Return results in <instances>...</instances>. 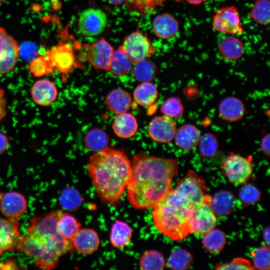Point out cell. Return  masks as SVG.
I'll return each mask as SVG.
<instances>
[{
	"mask_svg": "<svg viewBox=\"0 0 270 270\" xmlns=\"http://www.w3.org/2000/svg\"><path fill=\"white\" fill-rule=\"evenodd\" d=\"M208 194L204 180L194 170H189L152 208L154 226L174 240L186 238L190 234L188 220L192 210Z\"/></svg>",
	"mask_w": 270,
	"mask_h": 270,
	"instance_id": "1",
	"label": "cell"
},
{
	"mask_svg": "<svg viewBox=\"0 0 270 270\" xmlns=\"http://www.w3.org/2000/svg\"><path fill=\"white\" fill-rule=\"evenodd\" d=\"M178 172L177 159L144 152L135 154L126 187L128 202L136 209L152 208L172 188V180Z\"/></svg>",
	"mask_w": 270,
	"mask_h": 270,
	"instance_id": "2",
	"label": "cell"
},
{
	"mask_svg": "<svg viewBox=\"0 0 270 270\" xmlns=\"http://www.w3.org/2000/svg\"><path fill=\"white\" fill-rule=\"evenodd\" d=\"M62 212L56 210L31 217L26 234L22 236L17 248L16 251L32 258L40 269H53L63 255L75 252L72 242L63 238L57 230L56 223Z\"/></svg>",
	"mask_w": 270,
	"mask_h": 270,
	"instance_id": "3",
	"label": "cell"
},
{
	"mask_svg": "<svg viewBox=\"0 0 270 270\" xmlns=\"http://www.w3.org/2000/svg\"><path fill=\"white\" fill-rule=\"evenodd\" d=\"M86 169L98 198L115 206L120 200L132 172V163L120 150L106 148L92 154Z\"/></svg>",
	"mask_w": 270,
	"mask_h": 270,
	"instance_id": "4",
	"label": "cell"
},
{
	"mask_svg": "<svg viewBox=\"0 0 270 270\" xmlns=\"http://www.w3.org/2000/svg\"><path fill=\"white\" fill-rule=\"evenodd\" d=\"M252 158L231 152L223 161L220 168L228 182L234 184H244L250 176L253 170Z\"/></svg>",
	"mask_w": 270,
	"mask_h": 270,
	"instance_id": "5",
	"label": "cell"
},
{
	"mask_svg": "<svg viewBox=\"0 0 270 270\" xmlns=\"http://www.w3.org/2000/svg\"><path fill=\"white\" fill-rule=\"evenodd\" d=\"M212 196L208 194L192 208L188 220L190 234H204L215 228L218 219L210 204Z\"/></svg>",
	"mask_w": 270,
	"mask_h": 270,
	"instance_id": "6",
	"label": "cell"
},
{
	"mask_svg": "<svg viewBox=\"0 0 270 270\" xmlns=\"http://www.w3.org/2000/svg\"><path fill=\"white\" fill-rule=\"evenodd\" d=\"M120 47L134 63L154 54L156 50L147 36L139 30L128 35Z\"/></svg>",
	"mask_w": 270,
	"mask_h": 270,
	"instance_id": "7",
	"label": "cell"
},
{
	"mask_svg": "<svg viewBox=\"0 0 270 270\" xmlns=\"http://www.w3.org/2000/svg\"><path fill=\"white\" fill-rule=\"evenodd\" d=\"M46 56L54 72L58 71L68 75L74 68L79 66L76 62L74 49L68 42L60 43L52 47Z\"/></svg>",
	"mask_w": 270,
	"mask_h": 270,
	"instance_id": "8",
	"label": "cell"
},
{
	"mask_svg": "<svg viewBox=\"0 0 270 270\" xmlns=\"http://www.w3.org/2000/svg\"><path fill=\"white\" fill-rule=\"evenodd\" d=\"M212 24L216 31L225 34L240 35L244 32L239 12L234 6L218 9L213 16Z\"/></svg>",
	"mask_w": 270,
	"mask_h": 270,
	"instance_id": "9",
	"label": "cell"
},
{
	"mask_svg": "<svg viewBox=\"0 0 270 270\" xmlns=\"http://www.w3.org/2000/svg\"><path fill=\"white\" fill-rule=\"evenodd\" d=\"M19 56L18 42L4 28L0 27V76L14 68Z\"/></svg>",
	"mask_w": 270,
	"mask_h": 270,
	"instance_id": "10",
	"label": "cell"
},
{
	"mask_svg": "<svg viewBox=\"0 0 270 270\" xmlns=\"http://www.w3.org/2000/svg\"><path fill=\"white\" fill-rule=\"evenodd\" d=\"M107 20L106 13L100 9L90 8L85 10L79 16V31L86 36L98 35L105 29Z\"/></svg>",
	"mask_w": 270,
	"mask_h": 270,
	"instance_id": "11",
	"label": "cell"
},
{
	"mask_svg": "<svg viewBox=\"0 0 270 270\" xmlns=\"http://www.w3.org/2000/svg\"><path fill=\"white\" fill-rule=\"evenodd\" d=\"M22 236L18 219L0 218V256L16 251Z\"/></svg>",
	"mask_w": 270,
	"mask_h": 270,
	"instance_id": "12",
	"label": "cell"
},
{
	"mask_svg": "<svg viewBox=\"0 0 270 270\" xmlns=\"http://www.w3.org/2000/svg\"><path fill=\"white\" fill-rule=\"evenodd\" d=\"M176 130L175 122L166 116L154 118L149 123L147 132L150 138L154 142L166 144L174 137Z\"/></svg>",
	"mask_w": 270,
	"mask_h": 270,
	"instance_id": "13",
	"label": "cell"
},
{
	"mask_svg": "<svg viewBox=\"0 0 270 270\" xmlns=\"http://www.w3.org/2000/svg\"><path fill=\"white\" fill-rule=\"evenodd\" d=\"M27 208V200L21 193L10 191L0 194V212L6 218L18 219Z\"/></svg>",
	"mask_w": 270,
	"mask_h": 270,
	"instance_id": "14",
	"label": "cell"
},
{
	"mask_svg": "<svg viewBox=\"0 0 270 270\" xmlns=\"http://www.w3.org/2000/svg\"><path fill=\"white\" fill-rule=\"evenodd\" d=\"M114 51L112 45L102 38L90 46L87 52V59L95 68L109 71Z\"/></svg>",
	"mask_w": 270,
	"mask_h": 270,
	"instance_id": "15",
	"label": "cell"
},
{
	"mask_svg": "<svg viewBox=\"0 0 270 270\" xmlns=\"http://www.w3.org/2000/svg\"><path fill=\"white\" fill-rule=\"evenodd\" d=\"M32 100L35 104L42 106H48L57 98L58 90L52 80L42 78L36 80L30 90Z\"/></svg>",
	"mask_w": 270,
	"mask_h": 270,
	"instance_id": "16",
	"label": "cell"
},
{
	"mask_svg": "<svg viewBox=\"0 0 270 270\" xmlns=\"http://www.w3.org/2000/svg\"><path fill=\"white\" fill-rule=\"evenodd\" d=\"M72 244L75 252L84 254H90L98 248L100 238L94 230L80 228L72 240Z\"/></svg>",
	"mask_w": 270,
	"mask_h": 270,
	"instance_id": "17",
	"label": "cell"
},
{
	"mask_svg": "<svg viewBox=\"0 0 270 270\" xmlns=\"http://www.w3.org/2000/svg\"><path fill=\"white\" fill-rule=\"evenodd\" d=\"M220 117L224 120L234 122L240 120L246 112L243 102L238 98L229 96L222 100L218 106Z\"/></svg>",
	"mask_w": 270,
	"mask_h": 270,
	"instance_id": "18",
	"label": "cell"
},
{
	"mask_svg": "<svg viewBox=\"0 0 270 270\" xmlns=\"http://www.w3.org/2000/svg\"><path fill=\"white\" fill-rule=\"evenodd\" d=\"M152 28L158 37L162 39H168L178 33L179 24L173 15L164 13L154 18L152 22Z\"/></svg>",
	"mask_w": 270,
	"mask_h": 270,
	"instance_id": "19",
	"label": "cell"
},
{
	"mask_svg": "<svg viewBox=\"0 0 270 270\" xmlns=\"http://www.w3.org/2000/svg\"><path fill=\"white\" fill-rule=\"evenodd\" d=\"M200 136V131L196 126L184 124L176 129L174 137L175 144L180 149L190 150L198 146Z\"/></svg>",
	"mask_w": 270,
	"mask_h": 270,
	"instance_id": "20",
	"label": "cell"
},
{
	"mask_svg": "<svg viewBox=\"0 0 270 270\" xmlns=\"http://www.w3.org/2000/svg\"><path fill=\"white\" fill-rule=\"evenodd\" d=\"M112 128L117 136L121 138H128L137 132L138 124L134 116L125 112L118 114L112 123Z\"/></svg>",
	"mask_w": 270,
	"mask_h": 270,
	"instance_id": "21",
	"label": "cell"
},
{
	"mask_svg": "<svg viewBox=\"0 0 270 270\" xmlns=\"http://www.w3.org/2000/svg\"><path fill=\"white\" fill-rule=\"evenodd\" d=\"M106 104L110 112L118 114L126 112L130 108L132 98L127 91L122 88H116L112 90L107 95Z\"/></svg>",
	"mask_w": 270,
	"mask_h": 270,
	"instance_id": "22",
	"label": "cell"
},
{
	"mask_svg": "<svg viewBox=\"0 0 270 270\" xmlns=\"http://www.w3.org/2000/svg\"><path fill=\"white\" fill-rule=\"evenodd\" d=\"M220 55L228 60H236L244 55V47L242 41L234 36H228L222 40L218 46Z\"/></svg>",
	"mask_w": 270,
	"mask_h": 270,
	"instance_id": "23",
	"label": "cell"
},
{
	"mask_svg": "<svg viewBox=\"0 0 270 270\" xmlns=\"http://www.w3.org/2000/svg\"><path fill=\"white\" fill-rule=\"evenodd\" d=\"M132 235L131 227L126 222L117 220L113 223L111 228L110 242L114 248H122L129 244Z\"/></svg>",
	"mask_w": 270,
	"mask_h": 270,
	"instance_id": "24",
	"label": "cell"
},
{
	"mask_svg": "<svg viewBox=\"0 0 270 270\" xmlns=\"http://www.w3.org/2000/svg\"><path fill=\"white\" fill-rule=\"evenodd\" d=\"M210 204L216 216H226L234 210L236 198L230 192L221 190L212 196Z\"/></svg>",
	"mask_w": 270,
	"mask_h": 270,
	"instance_id": "25",
	"label": "cell"
},
{
	"mask_svg": "<svg viewBox=\"0 0 270 270\" xmlns=\"http://www.w3.org/2000/svg\"><path fill=\"white\" fill-rule=\"evenodd\" d=\"M81 224L72 214L62 211L56 223L59 234L64 239L72 242V240L80 230Z\"/></svg>",
	"mask_w": 270,
	"mask_h": 270,
	"instance_id": "26",
	"label": "cell"
},
{
	"mask_svg": "<svg viewBox=\"0 0 270 270\" xmlns=\"http://www.w3.org/2000/svg\"><path fill=\"white\" fill-rule=\"evenodd\" d=\"M158 94L156 87L150 82H142L136 88L133 92L135 102L144 107L152 105L158 98Z\"/></svg>",
	"mask_w": 270,
	"mask_h": 270,
	"instance_id": "27",
	"label": "cell"
},
{
	"mask_svg": "<svg viewBox=\"0 0 270 270\" xmlns=\"http://www.w3.org/2000/svg\"><path fill=\"white\" fill-rule=\"evenodd\" d=\"M132 62L120 46L114 51L109 70L116 76H123L129 73L132 68Z\"/></svg>",
	"mask_w": 270,
	"mask_h": 270,
	"instance_id": "28",
	"label": "cell"
},
{
	"mask_svg": "<svg viewBox=\"0 0 270 270\" xmlns=\"http://www.w3.org/2000/svg\"><path fill=\"white\" fill-rule=\"evenodd\" d=\"M109 137L103 130L95 128L89 130L84 138V144L89 150L96 152L106 148L109 143Z\"/></svg>",
	"mask_w": 270,
	"mask_h": 270,
	"instance_id": "29",
	"label": "cell"
},
{
	"mask_svg": "<svg viewBox=\"0 0 270 270\" xmlns=\"http://www.w3.org/2000/svg\"><path fill=\"white\" fill-rule=\"evenodd\" d=\"M204 234L202 243L208 252L217 254L223 250L226 243V237L222 231L214 228Z\"/></svg>",
	"mask_w": 270,
	"mask_h": 270,
	"instance_id": "30",
	"label": "cell"
},
{
	"mask_svg": "<svg viewBox=\"0 0 270 270\" xmlns=\"http://www.w3.org/2000/svg\"><path fill=\"white\" fill-rule=\"evenodd\" d=\"M166 266L162 254L156 250H148L141 256L139 266L143 270H162Z\"/></svg>",
	"mask_w": 270,
	"mask_h": 270,
	"instance_id": "31",
	"label": "cell"
},
{
	"mask_svg": "<svg viewBox=\"0 0 270 270\" xmlns=\"http://www.w3.org/2000/svg\"><path fill=\"white\" fill-rule=\"evenodd\" d=\"M157 68L156 64L146 58L135 62L134 75L140 82H150L156 77Z\"/></svg>",
	"mask_w": 270,
	"mask_h": 270,
	"instance_id": "32",
	"label": "cell"
},
{
	"mask_svg": "<svg viewBox=\"0 0 270 270\" xmlns=\"http://www.w3.org/2000/svg\"><path fill=\"white\" fill-rule=\"evenodd\" d=\"M192 260V256L190 252L184 249L177 248L170 254L167 266L172 270H186L190 267Z\"/></svg>",
	"mask_w": 270,
	"mask_h": 270,
	"instance_id": "33",
	"label": "cell"
},
{
	"mask_svg": "<svg viewBox=\"0 0 270 270\" xmlns=\"http://www.w3.org/2000/svg\"><path fill=\"white\" fill-rule=\"evenodd\" d=\"M165 0H126L128 8L138 16H144L151 14Z\"/></svg>",
	"mask_w": 270,
	"mask_h": 270,
	"instance_id": "34",
	"label": "cell"
},
{
	"mask_svg": "<svg viewBox=\"0 0 270 270\" xmlns=\"http://www.w3.org/2000/svg\"><path fill=\"white\" fill-rule=\"evenodd\" d=\"M198 146L200 156L208 158L216 153L219 144L215 135L210 132H206L200 136Z\"/></svg>",
	"mask_w": 270,
	"mask_h": 270,
	"instance_id": "35",
	"label": "cell"
},
{
	"mask_svg": "<svg viewBox=\"0 0 270 270\" xmlns=\"http://www.w3.org/2000/svg\"><path fill=\"white\" fill-rule=\"evenodd\" d=\"M269 0H256L249 12L250 18L256 22L268 25L270 22Z\"/></svg>",
	"mask_w": 270,
	"mask_h": 270,
	"instance_id": "36",
	"label": "cell"
},
{
	"mask_svg": "<svg viewBox=\"0 0 270 270\" xmlns=\"http://www.w3.org/2000/svg\"><path fill=\"white\" fill-rule=\"evenodd\" d=\"M59 202L65 210L72 211L80 206L82 198L76 190L69 187L62 190L60 196Z\"/></svg>",
	"mask_w": 270,
	"mask_h": 270,
	"instance_id": "37",
	"label": "cell"
},
{
	"mask_svg": "<svg viewBox=\"0 0 270 270\" xmlns=\"http://www.w3.org/2000/svg\"><path fill=\"white\" fill-rule=\"evenodd\" d=\"M160 112L170 118L178 119L184 113V108L180 99L177 96H171L166 100L162 104Z\"/></svg>",
	"mask_w": 270,
	"mask_h": 270,
	"instance_id": "38",
	"label": "cell"
},
{
	"mask_svg": "<svg viewBox=\"0 0 270 270\" xmlns=\"http://www.w3.org/2000/svg\"><path fill=\"white\" fill-rule=\"evenodd\" d=\"M28 68L30 74L36 78L47 76L54 73L46 54L38 56L31 60Z\"/></svg>",
	"mask_w": 270,
	"mask_h": 270,
	"instance_id": "39",
	"label": "cell"
},
{
	"mask_svg": "<svg viewBox=\"0 0 270 270\" xmlns=\"http://www.w3.org/2000/svg\"><path fill=\"white\" fill-rule=\"evenodd\" d=\"M253 266L255 269L270 270V248L268 246H260L252 251Z\"/></svg>",
	"mask_w": 270,
	"mask_h": 270,
	"instance_id": "40",
	"label": "cell"
},
{
	"mask_svg": "<svg viewBox=\"0 0 270 270\" xmlns=\"http://www.w3.org/2000/svg\"><path fill=\"white\" fill-rule=\"evenodd\" d=\"M239 198L245 205H250L256 203L260 198V192L254 186L246 184L240 189Z\"/></svg>",
	"mask_w": 270,
	"mask_h": 270,
	"instance_id": "41",
	"label": "cell"
},
{
	"mask_svg": "<svg viewBox=\"0 0 270 270\" xmlns=\"http://www.w3.org/2000/svg\"><path fill=\"white\" fill-rule=\"evenodd\" d=\"M216 270H254L250 262L245 258H236L229 262L218 264Z\"/></svg>",
	"mask_w": 270,
	"mask_h": 270,
	"instance_id": "42",
	"label": "cell"
},
{
	"mask_svg": "<svg viewBox=\"0 0 270 270\" xmlns=\"http://www.w3.org/2000/svg\"><path fill=\"white\" fill-rule=\"evenodd\" d=\"M7 112V102L4 90L0 88V122L5 118Z\"/></svg>",
	"mask_w": 270,
	"mask_h": 270,
	"instance_id": "43",
	"label": "cell"
},
{
	"mask_svg": "<svg viewBox=\"0 0 270 270\" xmlns=\"http://www.w3.org/2000/svg\"><path fill=\"white\" fill-rule=\"evenodd\" d=\"M270 134L269 133L262 136L260 142V148L263 154L266 156H270Z\"/></svg>",
	"mask_w": 270,
	"mask_h": 270,
	"instance_id": "44",
	"label": "cell"
},
{
	"mask_svg": "<svg viewBox=\"0 0 270 270\" xmlns=\"http://www.w3.org/2000/svg\"><path fill=\"white\" fill-rule=\"evenodd\" d=\"M20 268L18 266L16 260L14 258H10L0 262V270H18Z\"/></svg>",
	"mask_w": 270,
	"mask_h": 270,
	"instance_id": "45",
	"label": "cell"
},
{
	"mask_svg": "<svg viewBox=\"0 0 270 270\" xmlns=\"http://www.w3.org/2000/svg\"><path fill=\"white\" fill-rule=\"evenodd\" d=\"M10 147V140L6 134L0 130V155L4 154Z\"/></svg>",
	"mask_w": 270,
	"mask_h": 270,
	"instance_id": "46",
	"label": "cell"
},
{
	"mask_svg": "<svg viewBox=\"0 0 270 270\" xmlns=\"http://www.w3.org/2000/svg\"><path fill=\"white\" fill-rule=\"evenodd\" d=\"M262 236L267 246H270V227L266 228L262 232Z\"/></svg>",
	"mask_w": 270,
	"mask_h": 270,
	"instance_id": "47",
	"label": "cell"
},
{
	"mask_svg": "<svg viewBox=\"0 0 270 270\" xmlns=\"http://www.w3.org/2000/svg\"><path fill=\"white\" fill-rule=\"evenodd\" d=\"M177 1H183L193 5H198L205 2L206 0H176Z\"/></svg>",
	"mask_w": 270,
	"mask_h": 270,
	"instance_id": "48",
	"label": "cell"
},
{
	"mask_svg": "<svg viewBox=\"0 0 270 270\" xmlns=\"http://www.w3.org/2000/svg\"><path fill=\"white\" fill-rule=\"evenodd\" d=\"M110 3L114 5H120L126 2V0H107Z\"/></svg>",
	"mask_w": 270,
	"mask_h": 270,
	"instance_id": "49",
	"label": "cell"
},
{
	"mask_svg": "<svg viewBox=\"0 0 270 270\" xmlns=\"http://www.w3.org/2000/svg\"><path fill=\"white\" fill-rule=\"evenodd\" d=\"M5 0H0V2H3L5 1Z\"/></svg>",
	"mask_w": 270,
	"mask_h": 270,
	"instance_id": "50",
	"label": "cell"
}]
</instances>
